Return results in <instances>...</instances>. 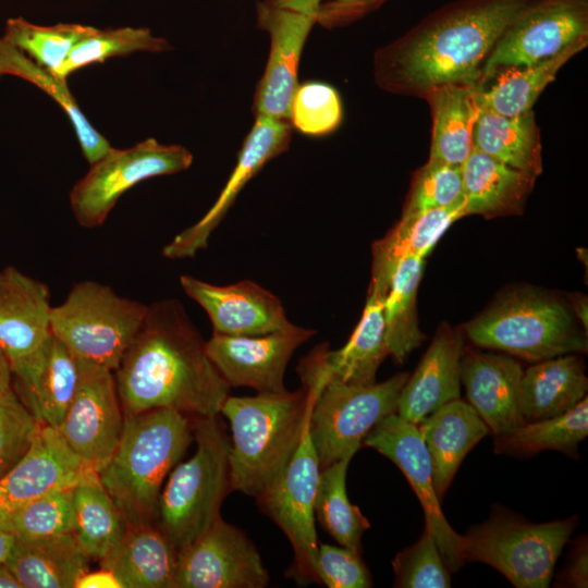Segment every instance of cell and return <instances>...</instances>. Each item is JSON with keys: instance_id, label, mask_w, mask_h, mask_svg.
Listing matches in <instances>:
<instances>
[{"instance_id": "obj_42", "label": "cell", "mask_w": 588, "mask_h": 588, "mask_svg": "<svg viewBox=\"0 0 588 588\" xmlns=\"http://www.w3.org/2000/svg\"><path fill=\"white\" fill-rule=\"evenodd\" d=\"M71 490L52 491L0 515V529L25 539L72 532Z\"/></svg>"}, {"instance_id": "obj_24", "label": "cell", "mask_w": 588, "mask_h": 588, "mask_svg": "<svg viewBox=\"0 0 588 588\" xmlns=\"http://www.w3.org/2000/svg\"><path fill=\"white\" fill-rule=\"evenodd\" d=\"M463 353L461 332L441 323L401 391L396 414L417 426L445 403L460 399Z\"/></svg>"}, {"instance_id": "obj_26", "label": "cell", "mask_w": 588, "mask_h": 588, "mask_svg": "<svg viewBox=\"0 0 588 588\" xmlns=\"http://www.w3.org/2000/svg\"><path fill=\"white\" fill-rule=\"evenodd\" d=\"M89 561L73 532H64L16 538L4 565L21 588H75Z\"/></svg>"}, {"instance_id": "obj_33", "label": "cell", "mask_w": 588, "mask_h": 588, "mask_svg": "<svg viewBox=\"0 0 588 588\" xmlns=\"http://www.w3.org/2000/svg\"><path fill=\"white\" fill-rule=\"evenodd\" d=\"M473 143L476 149L511 168L536 177L542 172L540 130L532 110L504 117L480 107Z\"/></svg>"}, {"instance_id": "obj_54", "label": "cell", "mask_w": 588, "mask_h": 588, "mask_svg": "<svg viewBox=\"0 0 588 588\" xmlns=\"http://www.w3.org/2000/svg\"><path fill=\"white\" fill-rule=\"evenodd\" d=\"M571 302L575 315L585 323L587 330V299L583 295H573Z\"/></svg>"}, {"instance_id": "obj_36", "label": "cell", "mask_w": 588, "mask_h": 588, "mask_svg": "<svg viewBox=\"0 0 588 588\" xmlns=\"http://www.w3.org/2000/svg\"><path fill=\"white\" fill-rule=\"evenodd\" d=\"M12 75L23 78L52 98L66 113L78 139L83 156L94 163L112 147L86 119L72 95L66 79L35 63L22 51L0 38V77Z\"/></svg>"}, {"instance_id": "obj_53", "label": "cell", "mask_w": 588, "mask_h": 588, "mask_svg": "<svg viewBox=\"0 0 588 588\" xmlns=\"http://www.w3.org/2000/svg\"><path fill=\"white\" fill-rule=\"evenodd\" d=\"M12 388V372L8 360L0 352V391Z\"/></svg>"}, {"instance_id": "obj_38", "label": "cell", "mask_w": 588, "mask_h": 588, "mask_svg": "<svg viewBox=\"0 0 588 588\" xmlns=\"http://www.w3.org/2000/svg\"><path fill=\"white\" fill-rule=\"evenodd\" d=\"M588 434V401L584 397L571 411L551 418L525 422L494 436L498 454L532 455L544 450L576 454L577 444Z\"/></svg>"}, {"instance_id": "obj_39", "label": "cell", "mask_w": 588, "mask_h": 588, "mask_svg": "<svg viewBox=\"0 0 588 588\" xmlns=\"http://www.w3.org/2000/svg\"><path fill=\"white\" fill-rule=\"evenodd\" d=\"M352 457H344L320 471L315 499V519L342 547L360 552L363 534L370 527L346 493V474Z\"/></svg>"}, {"instance_id": "obj_15", "label": "cell", "mask_w": 588, "mask_h": 588, "mask_svg": "<svg viewBox=\"0 0 588 588\" xmlns=\"http://www.w3.org/2000/svg\"><path fill=\"white\" fill-rule=\"evenodd\" d=\"M77 359V389L58 430L71 450L98 471L120 442L124 414L113 371Z\"/></svg>"}, {"instance_id": "obj_55", "label": "cell", "mask_w": 588, "mask_h": 588, "mask_svg": "<svg viewBox=\"0 0 588 588\" xmlns=\"http://www.w3.org/2000/svg\"><path fill=\"white\" fill-rule=\"evenodd\" d=\"M0 588H21L20 584L4 565H0Z\"/></svg>"}, {"instance_id": "obj_1", "label": "cell", "mask_w": 588, "mask_h": 588, "mask_svg": "<svg viewBox=\"0 0 588 588\" xmlns=\"http://www.w3.org/2000/svg\"><path fill=\"white\" fill-rule=\"evenodd\" d=\"M534 0H455L378 48L375 83L382 90L422 98L446 84L478 85L495 44Z\"/></svg>"}, {"instance_id": "obj_11", "label": "cell", "mask_w": 588, "mask_h": 588, "mask_svg": "<svg viewBox=\"0 0 588 588\" xmlns=\"http://www.w3.org/2000/svg\"><path fill=\"white\" fill-rule=\"evenodd\" d=\"M192 163L193 155L187 148L161 144L152 137L126 149L112 147L72 187L73 216L83 228H98L133 186L155 176L182 172Z\"/></svg>"}, {"instance_id": "obj_44", "label": "cell", "mask_w": 588, "mask_h": 588, "mask_svg": "<svg viewBox=\"0 0 588 588\" xmlns=\"http://www.w3.org/2000/svg\"><path fill=\"white\" fill-rule=\"evenodd\" d=\"M343 118L339 93L322 82L299 84L292 98L290 124L308 136H324L334 132Z\"/></svg>"}, {"instance_id": "obj_46", "label": "cell", "mask_w": 588, "mask_h": 588, "mask_svg": "<svg viewBox=\"0 0 588 588\" xmlns=\"http://www.w3.org/2000/svg\"><path fill=\"white\" fill-rule=\"evenodd\" d=\"M42 425L13 387L0 391V478L28 452Z\"/></svg>"}, {"instance_id": "obj_41", "label": "cell", "mask_w": 588, "mask_h": 588, "mask_svg": "<svg viewBox=\"0 0 588 588\" xmlns=\"http://www.w3.org/2000/svg\"><path fill=\"white\" fill-rule=\"evenodd\" d=\"M171 49L168 41L154 36L144 27L96 28L79 40L70 52L59 77L66 79L73 72L113 57H125L137 51L163 52Z\"/></svg>"}, {"instance_id": "obj_7", "label": "cell", "mask_w": 588, "mask_h": 588, "mask_svg": "<svg viewBox=\"0 0 588 588\" xmlns=\"http://www.w3.org/2000/svg\"><path fill=\"white\" fill-rule=\"evenodd\" d=\"M465 332L478 346L528 360L587 351V338L578 329L569 306L531 287L500 295L466 324Z\"/></svg>"}, {"instance_id": "obj_25", "label": "cell", "mask_w": 588, "mask_h": 588, "mask_svg": "<svg viewBox=\"0 0 588 588\" xmlns=\"http://www.w3.org/2000/svg\"><path fill=\"white\" fill-rule=\"evenodd\" d=\"M417 428L428 450L433 487L441 500L467 453L490 430L474 407L461 399L439 407Z\"/></svg>"}, {"instance_id": "obj_9", "label": "cell", "mask_w": 588, "mask_h": 588, "mask_svg": "<svg viewBox=\"0 0 588 588\" xmlns=\"http://www.w3.org/2000/svg\"><path fill=\"white\" fill-rule=\"evenodd\" d=\"M576 525V516L534 524L495 512L464 536V559L489 564L517 588H546Z\"/></svg>"}, {"instance_id": "obj_51", "label": "cell", "mask_w": 588, "mask_h": 588, "mask_svg": "<svg viewBox=\"0 0 588 588\" xmlns=\"http://www.w3.org/2000/svg\"><path fill=\"white\" fill-rule=\"evenodd\" d=\"M272 8L287 9L306 14L317 15L323 0H259Z\"/></svg>"}, {"instance_id": "obj_14", "label": "cell", "mask_w": 588, "mask_h": 588, "mask_svg": "<svg viewBox=\"0 0 588 588\" xmlns=\"http://www.w3.org/2000/svg\"><path fill=\"white\" fill-rule=\"evenodd\" d=\"M268 583L255 544L219 516L179 552L173 588H264Z\"/></svg>"}, {"instance_id": "obj_18", "label": "cell", "mask_w": 588, "mask_h": 588, "mask_svg": "<svg viewBox=\"0 0 588 588\" xmlns=\"http://www.w3.org/2000/svg\"><path fill=\"white\" fill-rule=\"evenodd\" d=\"M292 128L286 120L255 117L234 169L213 205L195 224L175 235L163 247L162 255L169 259L193 258L206 248L210 235L224 219L244 186L265 164L289 149Z\"/></svg>"}, {"instance_id": "obj_35", "label": "cell", "mask_w": 588, "mask_h": 588, "mask_svg": "<svg viewBox=\"0 0 588 588\" xmlns=\"http://www.w3.org/2000/svg\"><path fill=\"white\" fill-rule=\"evenodd\" d=\"M73 535L90 560L100 561L123 538L127 524L98 475L71 490Z\"/></svg>"}, {"instance_id": "obj_23", "label": "cell", "mask_w": 588, "mask_h": 588, "mask_svg": "<svg viewBox=\"0 0 588 588\" xmlns=\"http://www.w3.org/2000/svg\"><path fill=\"white\" fill-rule=\"evenodd\" d=\"M523 368L506 355L466 351L461 359V383L468 403L499 436L525 424L519 407Z\"/></svg>"}, {"instance_id": "obj_47", "label": "cell", "mask_w": 588, "mask_h": 588, "mask_svg": "<svg viewBox=\"0 0 588 588\" xmlns=\"http://www.w3.org/2000/svg\"><path fill=\"white\" fill-rule=\"evenodd\" d=\"M318 584L329 588H368L370 573L360 552L344 547L319 543L316 559Z\"/></svg>"}, {"instance_id": "obj_13", "label": "cell", "mask_w": 588, "mask_h": 588, "mask_svg": "<svg viewBox=\"0 0 588 588\" xmlns=\"http://www.w3.org/2000/svg\"><path fill=\"white\" fill-rule=\"evenodd\" d=\"M362 445L376 450L402 470L422 506L425 527L433 535L446 566L451 572L458 571L466 562L464 536L450 526L442 513L431 460L417 426L396 413L390 414L365 436Z\"/></svg>"}, {"instance_id": "obj_10", "label": "cell", "mask_w": 588, "mask_h": 588, "mask_svg": "<svg viewBox=\"0 0 588 588\" xmlns=\"http://www.w3.org/2000/svg\"><path fill=\"white\" fill-rule=\"evenodd\" d=\"M303 387L307 391L308 404L297 448L278 482L257 501L292 546L294 559L286 576L306 585L318 584L315 499L321 468L309 431L316 389L311 384Z\"/></svg>"}, {"instance_id": "obj_52", "label": "cell", "mask_w": 588, "mask_h": 588, "mask_svg": "<svg viewBox=\"0 0 588 588\" xmlns=\"http://www.w3.org/2000/svg\"><path fill=\"white\" fill-rule=\"evenodd\" d=\"M15 539L12 534L0 529V565L8 559Z\"/></svg>"}, {"instance_id": "obj_22", "label": "cell", "mask_w": 588, "mask_h": 588, "mask_svg": "<svg viewBox=\"0 0 588 588\" xmlns=\"http://www.w3.org/2000/svg\"><path fill=\"white\" fill-rule=\"evenodd\" d=\"M12 387L44 425L59 429L75 395L77 357L52 333L28 359L12 370Z\"/></svg>"}, {"instance_id": "obj_48", "label": "cell", "mask_w": 588, "mask_h": 588, "mask_svg": "<svg viewBox=\"0 0 588 588\" xmlns=\"http://www.w3.org/2000/svg\"><path fill=\"white\" fill-rule=\"evenodd\" d=\"M389 0H328L316 15V24L326 29L350 26L378 10Z\"/></svg>"}, {"instance_id": "obj_5", "label": "cell", "mask_w": 588, "mask_h": 588, "mask_svg": "<svg viewBox=\"0 0 588 588\" xmlns=\"http://www.w3.org/2000/svg\"><path fill=\"white\" fill-rule=\"evenodd\" d=\"M193 431L196 450L170 471L155 517L177 552L220 516L221 504L231 490L230 438L218 416L194 417Z\"/></svg>"}, {"instance_id": "obj_16", "label": "cell", "mask_w": 588, "mask_h": 588, "mask_svg": "<svg viewBox=\"0 0 588 588\" xmlns=\"http://www.w3.org/2000/svg\"><path fill=\"white\" fill-rule=\"evenodd\" d=\"M315 330L292 322L279 330L256 335L213 332L206 352L230 387H248L258 393L286 390L284 375L294 352Z\"/></svg>"}, {"instance_id": "obj_19", "label": "cell", "mask_w": 588, "mask_h": 588, "mask_svg": "<svg viewBox=\"0 0 588 588\" xmlns=\"http://www.w3.org/2000/svg\"><path fill=\"white\" fill-rule=\"evenodd\" d=\"M97 475L66 444L59 430L42 425L28 452L0 478V515L56 490Z\"/></svg>"}, {"instance_id": "obj_50", "label": "cell", "mask_w": 588, "mask_h": 588, "mask_svg": "<svg viewBox=\"0 0 588 588\" xmlns=\"http://www.w3.org/2000/svg\"><path fill=\"white\" fill-rule=\"evenodd\" d=\"M75 588H122L119 579L108 568L87 571L76 581Z\"/></svg>"}, {"instance_id": "obj_4", "label": "cell", "mask_w": 588, "mask_h": 588, "mask_svg": "<svg viewBox=\"0 0 588 588\" xmlns=\"http://www.w3.org/2000/svg\"><path fill=\"white\" fill-rule=\"evenodd\" d=\"M307 404L304 387L226 396L220 414L231 429V490L258 499L273 488L297 448Z\"/></svg>"}, {"instance_id": "obj_2", "label": "cell", "mask_w": 588, "mask_h": 588, "mask_svg": "<svg viewBox=\"0 0 588 588\" xmlns=\"http://www.w3.org/2000/svg\"><path fill=\"white\" fill-rule=\"evenodd\" d=\"M113 373L124 416L170 408L193 418L215 417L231 388L176 299L148 305L137 334Z\"/></svg>"}, {"instance_id": "obj_29", "label": "cell", "mask_w": 588, "mask_h": 588, "mask_svg": "<svg viewBox=\"0 0 588 588\" xmlns=\"http://www.w3.org/2000/svg\"><path fill=\"white\" fill-rule=\"evenodd\" d=\"M461 169L465 216L493 218L520 213L537 179L475 147Z\"/></svg>"}, {"instance_id": "obj_6", "label": "cell", "mask_w": 588, "mask_h": 588, "mask_svg": "<svg viewBox=\"0 0 588 588\" xmlns=\"http://www.w3.org/2000/svg\"><path fill=\"white\" fill-rule=\"evenodd\" d=\"M297 372L303 384L316 389L309 431L321 469L353 457L375 425L396 413L408 378L407 372H400L380 383L341 382L329 377L315 350L301 359Z\"/></svg>"}, {"instance_id": "obj_17", "label": "cell", "mask_w": 588, "mask_h": 588, "mask_svg": "<svg viewBox=\"0 0 588 588\" xmlns=\"http://www.w3.org/2000/svg\"><path fill=\"white\" fill-rule=\"evenodd\" d=\"M256 22L257 27L269 35L270 49L252 111L255 117L289 121L292 98L299 85V60L316 16L258 1Z\"/></svg>"}, {"instance_id": "obj_27", "label": "cell", "mask_w": 588, "mask_h": 588, "mask_svg": "<svg viewBox=\"0 0 588 588\" xmlns=\"http://www.w3.org/2000/svg\"><path fill=\"white\" fill-rule=\"evenodd\" d=\"M465 217L464 201L416 216L401 217L397 223L372 245L369 295L384 298L397 265L406 258L430 253L448 228Z\"/></svg>"}, {"instance_id": "obj_40", "label": "cell", "mask_w": 588, "mask_h": 588, "mask_svg": "<svg viewBox=\"0 0 588 588\" xmlns=\"http://www.w3.org/2000/svg\"><path fill=\"white\" fill-rule=\"evenodd\" d=\"M96 28L76 23L36 25L23 17L5 23L2 38L38 65L59 76L73 47Z\"/></svg>"}, {"instance_id": "obj_43", "label": "cell", "mask_w": 588, "mask_h": 588, "mask_svg": "<svg viewBox=\"0 0 588 588\" xmlns=\"http://www.w3.org/2000/svg\"><path fill=\"white\" fill-rule=\"evenodd\" d=\"M462 201L461 166L428 159L413 176L401 217L448 208Z\"/></svg>"}, {"instance_id": "obj_34", "label": "cell", "mask_w": 588, "mask_h": 588, "mask_svg": "<svg viewBox=\"0 0 588 588\" xmlns=\"http://www.w3.org/2000/svg\"><path fill=\"white\" fill-rule=\"evenodd\" d=\"M587 44L588 38H584L553 58L497 72L486 83L477 86L479 106L504 117H516L530 111L562 66L584 50Z\"/></svg>"}, {"instance_id": "obj_49", "label": "cell", "mask_w": 588, "mask_h": 588, "mask_svg": "<svg viewBox=\"0 0 588 588\" xmlns=\"http://www.w3.org/2000/svg\"><path fill=\"white\" fill-rule=\"evenodd\" d=\"M561 584L579 588L588 586V550L586 538L579 539L573 548L568 566L561 574Z\"/></svg>"}, {"instance_id": "obj_32", "label": "cell", "mask_w": 588, "mask_h": 588, "mask_svg": "<svg viewBox=\"0 0 588 588\" xmlns=\"http://www.w3.org/2000/svg\"><path fill=\"white\" fill-rule=\"evenodd\" d=\"M383 301L368 294L362 317L343 347L331 351L327 343L315 347L331 379L351 384L376 382L378 368L389 355Z\"/></svg>"}, {"instance_id": "obj_31", "label": "cell", "mask_w": 588, "mask_h": 588, "mask_svg": "<svg viewBox=\"0 0 588 588\" xmlns=\"http://www.w3.org/2000/svg\"><path fill=\"white\" fill-rule=\"evenodd\" d=\"M424 99L432 117L429 159L462 166L474 148L480 109L477 86L446 84L431 89Z\"/></svg>"}, {"instance_id": "obj_8", "label": "cell", "mask_w": 588, "mask_h": 588, "mask_svg": "<svg viewBox=\"0 0 588 588\" xmlns=\"http://www.w3.org/2000/svg\"><path fill=\"white\" fill-rule=\"evenodd\" d=\"M148 305L110 286L82 281L51 309V333L77 358L114 371L137 334Z\"/></svg>"}, {"instance_id": "obj_12", "label": "cell", "mask_w": 588, "mask_h": 588, "mask_svg": "<svg viewBox=\"0 0 588 588\" xmlns=\"http://www.w3.org/2000/svg\"><path fill=\"white\" fill-rule=\"evenodd\" d=\"M584 38H588V0H534L495 44L477 86L501 70L553 58Z\"/></svg>"}, {"instance_id": "obj_21", "label": "cell", "mask_w": 588, "mask_h": 588, "mask_svg": "<svg viewBox=\"0 0 588 588\" xmlns=\"http://www.w3.org/2000/svg\"><path fill=\"white\" fill-rule=\"evenodd\" d=\"M51 309L47 284L13 266L0 270V352L11 370L50 338Z\"/></svg>"}, {"instance_id": "obj_28", "label": "cell", "mask_w": 588, "mask_h": 588, "mask_svg": "<svg viewBox=\"0 0 588 588\" xmlns=\"http://www.w3.org/2000/svg\"><path fill=\"white\" fill-rule=\"evenodd\" d=\"M179 552L155 523L127 525L121 541L100 560L122 588H173Z\"/></svg>"}, {"instance_id": "obj_45", "label": "cell", "mask_w": 588, "mask_h": 588, "mask_svg": "<svg viewBox=\"0 0 588 588\" xmlns=\"http://www.w3.org/2000/svg\"><path fill=\"white\" fill-rule=\"evenodd\" d=\"M392 567L395 575L394 587H451V571L440 553L433 535L426 527L414 544L395 555Z\"/></svg>"}, {"instance_id": "obj_30", "label": "cell", "mask_w": 588, "mask_h": 588, "mask_svg": "<svg viewBox=\"0 0 588 588\" xmlns=\"http://www.w3.org/2000/svg\"><path fill=\"white\" fill-rule=\"evenodd\" d=\"M588 389L583 359L565 354L541 360L522 376L519 407L525 422L562 415L575 407Z\"/></svg>"}, {"instance_id": "obj_20", "label": "cell", "mask_w": 588, "mask_h": 588, "mask_svg": "<svg viewBox=\"0 0 588 588\" xmlns=\"http://www.w3.org/2000/svg\"><path fill=\"white\" fill-rule=\"evenodd\" d=\"M180 284L185 294L207 313L213 332L256 335L291 323L279 297L253 281L215 285L183 274Z\"/></svg>"}, {"instance_id": "obj_3", "label": "cell", "mask_w": 588, "mask_h": 588, "mask_svg": "<svg viewBox=\"0 0 588 588\" xmlns=\"http://www.w3.org/2000/svg\"><path fill=\"white\" fill-rule=\"evenodd\" d=\"M193 440V419L181 412L124 416L120 442L97 475L127 525L155 523L162 483Z\"/></svg>"}, {"instance_id": "obj_37", "label": "cell", "mask_w": 588, "mask_h": 588, "mask_svg": "<svg viewBox=\"0 0 588 588\" xmlns=\"http://www.w3.org/2000/svg\"><path fill=\"white\" fill-rule=\"evenodd\" d=\"M425 260L409 257L396 267L383 301L385 343L389 355L402 364L425 340L419 329L417 290Z\"/></svg>"}]
</instances>
